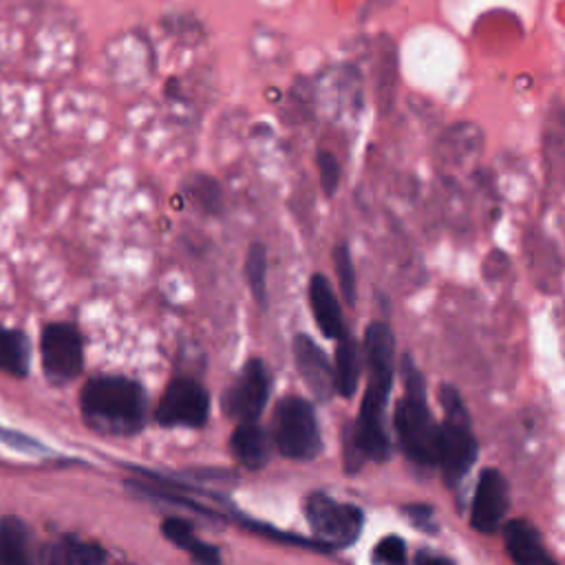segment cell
I'll return each mask as SVG.
<instances>
[{
	"label": "cell",
	"instance_id": "24",
	"mask_svg": "<svg viewBox=\"0 0 565 565\" xmlns=\"http://www.w3.org/2000/svg\"><path fill=\"white\" fill-rule=\"evenodd\" d=\"M333 267H335L338 282H340L347 305H355V269H353L351 252L344 243L333 247Z\"/></svg>",
	"mask_w": 565,
	"mask_h": 565
},
{
	"label": "cell",
	"instance_id": "20",
	"mask_svg": "<svg viewBox=\"0 0 565 565\" xmlns=\"http://www.w3.org/2000/svg\"><path fill=\"white\" fill-rule=\"evenodd\" d=\"M483 146L481 130L468 121L450 126L437 141V150H459V157L477 152Z\"/></svg>",
	"mask_w": 565,
	"mask_h": 565
},
{
	"label": "cell",
	"instance_id": "30",
	"mask_svg": "<svg viewBox=\"0 0 565 565\" xmlns=\"http://www.w3.org/2000/svg\"><path fill=\"white\" fill-rule=\"evenodd\" d=\"M46 565H68V558H66V554H64L62 543L51 545V547L46 550Z\"/></svg>",
	"mask_w": 565,
	"mask_h": 565
},
{
	"label": "cell",
	"instance_id": "3",
	"mask_svg": "<svg viewBox=\"0 0 565 565\" xmlns=\"http://www.w3.org/2000/svg\"><path fill=\"white\" fill-rule=\"evenodd\" d=\"M404 397L395 406V433L404 455L417 466H437V422L426 404L424 377L408 355L402 358Z\"/></svg>",
	"mask_w": 565,
	"mask_h": 565
},
{
	"label": "cell",
	"instance_id": "8",
	"mask_svg": "<svg viewBox=\"0 0 565 565\" xmlns=\"http://www.w3.org/2000/svg\"><path fill=\"white\" fill-rule=\"evenodd\" d=\"M210 395L207 391L190 377H174L163 391L154 408V419L161 426H188L199 428L207 422Z\"/></svg>",
	"mask_w": 565,
	"mask_h": 565
},
{
	"label": "cell",
	"instance_id": "19",
	"mask_svg": "<svg viewBox=\"0 0 565 565\" xmlns=\"http://www.w3.org/2000/svg\"><path fill=\"white\" fill-rule=\"evenodd\" d=\"M245 280L252 289L254 300L267 305V249L263 243H252L245 256Z\"/></svg>",
	"mask_w": 565,
	"mask_h": 565
},
{
	"label": "cell",
	"instance_id": "5",
	"mask_svg": "<svg viewBox=\"0 0 565 565\" xmlns=\"http://www.w3.org/2000/svg\"><path fill=\"white\" fill-rule=\"evenodd\" d=\"M274 441L278 452L289 459H313L320 452V430L307 399L287 395L276 404Z\"/></svg>",
	"mask_w": 565,
	"mask_h": 565
},
{
	"label": "cell",
	"instance_id": "2",
	"mask_svg": "<svg viewBox=\"0 0 565 565\" xmlns=\"http://www.w3.org/2000/svg\"><path fill=\"white\" fill-rule=\"evenodd\" d=\"M84 422L97 433L135 435L146 424V391L119 375L93 377L79 397Z\"/></svg>",
	"mask_w": 565,
	"mask_h": 565
},
{
	"label": "cell",
	"instance_id": "27",
	"mask_svg": "<svg viewBox=\"0 0 565 565\" xmlns=\"http://www.w3.org/2000/svg\"><path fill=\"white\" fill-rule=\"evenodd\" d=\"M404 512L408 514V519L413 521L415 527H419L424 532H435L437 530L430 505H426V503H411V505H404Z\"/></svg>",
	"mask_w": 565,
	"mask_h": 565
},
{
	"label": "cell",
	"instance_id": "12",
	"mask_svg": "<svg viewBox=\"0 0 565 565\" xmlns=\"http://www.w3.org/2000/svg\"><path fill=\"white\" fill-rule=\"evenodd\" d=\"M503 543L514 565H556L543 545L539 530L525 519H512L505 523Z\"/></svg>",
	"mask_w": 565,
	"mask_h": 565
},
{
	"label": "cell",
	"instance_id": "21",
	"mask_svg": "<svg viewBox=\"0 0 565 565\" xmlns=\"http://www.w3.org/2000/svg\"><path fill=\"white\" fill-rule=\"evenodd\" d=\"M188 196L207 214H216L221 210V188L218 183L207 174H192L185 183Z\"/></svg>",
	"mask_w": 565,
	"mask_h": 565
},
{
	"label": "cell",
	"instance_id": "18",
	"mask_svg": "<svg viewBox=\"0 0 565 565\" xmlns=\"http://www.w3.org/2000/svg\"><path fill=\"white\" fill-rule=\"evenodd\" d=\"M0 369L15 377L29 373V340L22 331L0 327Z\"/></svg>",
	"mask_w": 565,
	"mask_h": 565
},
{
	"label": "cell",
	"instance_id": "4",
	"mask_svg": "<svg viewBox=\"0 0 565 565\" xmlns=\"http://www.w3.org/2000/svg\"><path fill=\"white\" fill-rule=\"evenodd\" d=\"M439 404L444 408V419L437 424V466L452 488L472 468L477 459V439L463 399L452 384L439 386Z\"/></svg>",
	"mask_w": 565,
	"mask_h": 565
},
{
	"label": "cell",
	"instance_id": "15",
	"mask_svg": "<svg viewBox=\"0 0 565 565\" xmlns=\"http://www.w3.org/2000/svg\"><path fill=\"white\" fill-rule=\"evenodd\" d=\"M161 530H163L168 541H172L177 547L185 550L199 565H221L218 547L196 539V534L192 532L188 521H183V519H166Z\"/></svg>",
	"mask_w": 565,
	"mask_h": 565
},
{
	"label": "cell",
	"instance_id": "22",
	"mask_svg": "<svg viewBox=\"0 0 565 565\" xmlns=\"http://www.w3.org/2000/svg\"><path fill=\"white\" fill-rule=\"evenodd\" d=\"M384 51H380V71H377V102L380 108L386 110L393 104V93H395V49L393 42L382 38Z\"/></svg>",
	"mask_w": 565,
	"mask_h": 565
},
{
	"label": "cell",
	"instance_id": "1",
	"mask_svg": "<svg viewBox=\"0 0 565 565\" xmlns=\"http://www.w3.org/2000/svg\"><path fill=\"white\" fill-rule=\"evenodd\" d=\"M393 333L384 322H371L364 333V355L369 364V384L360 404V415L353 426L344 430V463L347 470H358L366 459H388L386 433V399L393 384Z\"/></svg>",
	"mask_w": 565,
	"mask_h": 565
},
{
	"label": "cell",
	"instance_id": "23",
	"mask_svg": "<svg viewBox=\"0 0 565 565\" xmlns=\"http://www.w3.org/2000/svg\"><path fill=\"white\" fill-rule=\"evenodd\" d=\"M60 543L64 547L68 565H104L106 563L108 554L97 543L79 541L77 536H64Z\"/></svg>",
	"mask_w": 565,
	"mask_h": 565
},
{
	"label": "cell",
	"instance_id": "17",
	"mask_svg": "<svg viewBox=\"0 0 565 565\" xmlns=\"http://www.w3.org/2000/svg\"><path fill=\"white\" fill-rule=\"evenodd\" d=\"M360 377V353L358 344L349 333L338 338L335 347V369H333V384L342 397H351Z\"/></svg>",
	"mask_w": 565,
	"mask_h": 565
},
{
	"label": "cell",
	"instance_id": "9",
	"mask_svg": "<svg viewBox=\"0 0 565 565\" xmlns=\"http://www.w3.org/2000/svg\"><path fill=\"white\" fill-rule=\"evenodd\" d=\"M269 397V373L260 360L245 362L236 382L223 393V413L236 422H256Z\"/></svg>",
	"mask_w": 565,
	"mask_h": 565
},
{
	"label": "cell",
	"instance_id": "13",
	"mask_svg": "<svg viewBox=\"0 0 565 565\" xmlns=\"http://www.w3.org/2000/svg\"><path fill=\"white\" fill-rule=\"evenodd\" d=\"M309 302H311V311L313 318L320 327V331L327 338L338 340L344 331V318H342V309L338 305L335 291L331 287V282L322 276V274H313L311 282H309Z\"/></svg>",
	"mask_w": 565,
	"mask_h": 565
},
{
	"label": "cell",
	"instance_id": "7",
	"mask_svg": "<svg viewBox=\"0 0 565 565\" xmlns=\"http://www.w3.org/2000/svg\"><path fill=\"white\" fill-rule=\"evenodd\" d=\"M42 369L53 384L71 382L79 375L84 364L82 335L73 324L53 322L44 327L40 338Z\"/></svg>",
	"mask_w": 565,
	"mask_h": 565
},
{
	"label": "cell",
	"instance_id": "29",
	"mask_svg": "<svg viewBox=\"0 0 565 565\" xmlns=\"http://www.w3.org/2000/svg\"><path fill=\"white\" fill-rule=\"evenodd\" d=\"M415 565H455V563H452L450 558L441 556V554L422 550V552H417V556H415Z\"/></svg>",
	"mask_w": 565,
	"mask_h": 565
},
{
	"label": "cell",
	"instance_id": "11",
	"mask_svg": "<svg viewBox=\"0 0 565 565\" xmlns=\"http://www.w3.org/2000/svg\"><path fill=\"white\" fill-rule=\"evenodd\" d=\"M294 358L296 366L307 384V388L318 397L320 402L331 399L335 393L333 384V369L324 355V351L305 333H298L294 338Z\"/></svg>",
	"mask_w": 565,
	"mask_h": 565
},
{
	"label": "cell",
	"instance_id": "25",
	"mask_svg": "<svg viewBox=\"0 0 565 565\" xmlns=\"http://www.w3.org/2000/svg\"><path fill=\"white\" fill-rule=\"evenodd\" d=\"M371 563L373 565H408L404 541L397 534L382 536L371 552Z\"/></svg>",
	"mask_w": 565,
	"mask_h": 565
},
{
	"label": "cell",
	"instance_id": "14",
	"mask_svg": "<svg viewBox=\"0 0 565 565\" xmlns=\"http://www.w3.org/2000/svg\"><path fill=\"white\" fill-rule=\"evenodd\" d=\"M269 437L256 422H238L232 435V452L245 468H263L269 461Z\"/></svg>",
	"mask_w": 565,
	"mask_h": 565
},
{
	"label": "cell",
	"instance_id": "16",
	"mask_svg": "<svg viewBox=\"0 0 565 565\" xmlns=\"http://www.w3.org/2000/svg\"><path fill=\"white\" fill-rule=\"evenodd\" d=\"M0 565H33L29 530L18 516L0 519Z\"/></svg>",
	"mask_w": 565,
	"mask_h": 565
},
{
	"label": "cell",
	"instance_id": "10",
	"mask_svg": "<svg viewBox=\"0 0 565 565\" xmlns=\"http://www.w3.org/2000/svg\"><path fill=\"white\" fill-rule=\"evenodd\" d=\"M510 503V490L505 477L494 470L486 468L479 475L477 490L472 497V510H470V523L481 534H492L499 523L503 521Z\"/></svg>",
	"mask_w": 565,
	"mask_h": 565
},
{
	"label": "cell",
	"instance_id": "26",
	"mask_svg": "<svg viewBox=\"0 0 565 565\" xmlns=\"http://www.w3.org/2000/svg\"><path fill=\"white\" fill-rule=\"evenodd\" d=\"M316 168L320 177V188L324 196H333L338 185H340V163L333 152L329 150H318L316 152Z\"/></svg>",
	"mask_w": 565,
	"mask_h": 565
},
{
	"label": "cell",
	"instance_id": "28",
	"mask_svg": "<svg viewBox=\"0 0 565 565\" xmlns=\"http://www.w3.org/2000/svg\"><path fill=\"white\" fill-rule=\"evenodd\" d=\"M0 441L9 444L13 448H26V450H40L42 448L35 439H31V437H26L18 430H7V428H0Z\"/></svg>",
	"mask_w": 565,
	"mask_h": 565
},
{
	"label": "cell",
	"instance_id": "6",
	"mask_svg": "<svg viewBox=\"0 0 565 565\" xmlns=\"http://www.w3.org/2000/svg\"><path fill=\"white\" fill-rule=\"evenodd\" d=\"M305 514L316 541L324 550L351 545L362 530V510L335 501L324 492H313L305 503Z\"/></svg>",
	"mask_w": 565,
	"mask_h": 565
}]
</instances>
